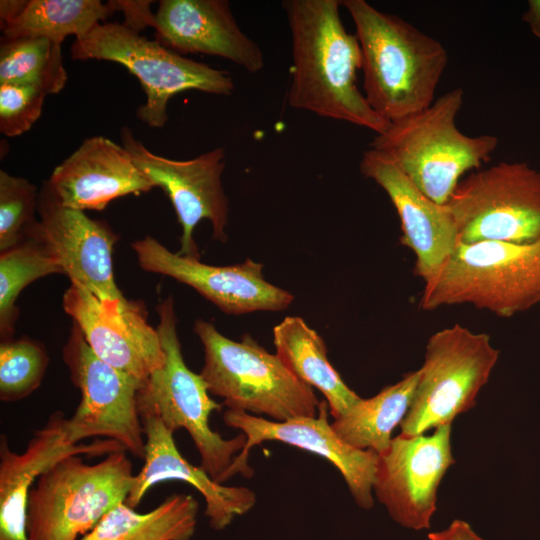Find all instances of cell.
<instances>
[{
	"label": "cell",
	"mask_w": 540,
	"mask_h": 540,
	"mask_svg": "<svg viewBox=\"0 0 540 540\" xmlns=\"http://www.w3.org/2000/svg\"><path fill=\"white\" fill-rule=\"evenodd\" d=\"M38 197L36 186L27 179L0 171V252L33 234Z\"/></svg>",
	"instance_id": "obj_30"
},
{
	"label": "cell",
	"mask_w": 540,
	"mask_h": 540,
	"mask_svg": "<svg viewBox=\"0 0 540 540\" xmlns=\"http://www.w3.org/2000/svg\"><path fill=\"white\" fill-rule=\"evenodd\" d=\"M114 12L113 1L26 0L21 12L1 28L3 37H40L62 45L67 36H86Z\"/></svg>",
	"instance_id": "obj_26"
},
{
	"label": "cell",
	"mask_w": 540,
	"mask_h": 540,
	"mask_svg": "<svg viewBox=\"0 0 540 540\" xmlns=\"http://www.w3.org/2000/svg\"><path fill=\"white\" fill-rule=\"evenodd\" d=\"M540 302V238L528 244L458 243L425 287L420 308L471 304L502 318Z\"/></svg>",
	"instance_id": "obj_4"
},
{
	"label": "cell",
	"mask_w": 540,
	"mask_h": 540,
	"mask_svg": "<svg viewBox=\"0 0 540 540\" xmlns=\"http://www.w3.org/2000/svg\"><path fill=\"white\" fill-rule=\"evenodd\" d=\"M329 406L320 402L314 417L271 421L243 411L228 409L223 416L227 426L246 436L243 450L216 482L223 484L235 474L251 478L250 450L264 441H280L327 459L341 473L356 504L363 509L374 505L373 485L379 456L372 450H359L344 442L328 421Z\"/></svg>",
	"instance_id": "obj_13"
},
{
	"label": "cell",
	"mask_w": 540,
	"mask_h": 540,
	"mask_svg": "<svg viewBox=\"0 0 540 540\" xmlns=\"http://www.w3.org/2000/svg\"><path fill=\"white\" fill-rule=\"evenodd\" d=\"M360 171L388 195L401 222L400 241L415 254L414 273L425 283L431 281L459 242L451 213L423 194L388 157L373 149L363 153Z\"/></svg>",
	"instance_id": "obj_19"
},
{
	"label": "cell",
	"mask_w": 540,
	"mask_h": 540,
	"mask_svg": "<svg viewBox=\"0 0 540 540\" xmlns=\"http://www.w3.org/2000/svg\"><path fill=\"white\" fill-rule=\"evenodd\" d=\"M141 420L145 435L144 464L134 475L127 505L135 508L154 485L178 480L190 484L202 495L205 515L214 530L225 529L236 517L254 507L256 495L252 490L217 483L201 466L188 462L179 452L173 432L158 417L145 416Z\"/></svg>",
	"instance_id": "obj_22"
},
{
	"label": "cell",
	"mask_w": 540,
	"mask_h": 540,
	"mask_svg": "<svg viewBox=\"0 0 540 540\" xmlns=\"http://www.w3.org/2000/svg\"><path fill=\"white\" fill-rule=\"evenodd\" d=\"M63 359L81 400L64 429L73 444L104 437L144 458L145 435L137 405L143 382L99 359L74 324L63 348Z\"/></svg>",
	"instance_id": "obj_11"
},
{
	"label": "cell",
	"mask_w": 540,
	"mask_h": 540,
	"mask_svg": "<svg viewBox=\"0 0 540 540\" xmlns=\"http://www.w3.org/2000/svg\"><path fill=\"white\" fill-rule=\"evenodd\" d=\"M37 212L39 220L31 236L47 245L71 284L89 291L108 308L127 304L114 280L112 251L118 236L110 226L61 205L46 181Z\"/></svg>",
	"instance_id": "obj_15"
},
{
	"label": "cell",
	"mask_w": 540,
	"mask_h": 540,
	"mask_svg": "<svg viewBox=\"0 0 540 540\" xmlns=\"http://www.w3.org/2000/svg\"><path fill=\"white\" fill-rule=\"evenodd\" d=\"M154 17L156 41L176 53L221 57L249 73L264 68L260 46L242 31L226 0H161Z\"/></svg>",
	"instance_id": "obj_20"
},
{
	"label": "cell",
	"mask_w": 540,
	"mask_h": 540,
	"mask_svg": "<svg viewBox=\"0 0 540 540\" xmlns=\"http://www.w3.org/2000/svg\"><path fill=\"white\" fill-rule=\"evenodd\" d=\"M276 355L302 382L325 397L334 419L345 414L360 399L343 381L327 357L322 337L301 317L288 316L273 329Z\"/></svg>",
	"instance_id": "obj_23"
},
{
	"label": "cell",
	"mask_w": 540,
	"mask_h": 540,
	"mask_svg": "<svg viewBox=\"0 0 540 540\" xmlns=\"http://www.w3.org/2000/svg\"><path fill=\"white\" fill-rule=\"evenodd\" d=\"M67 79L60 44L40 37H2L0 84L33 86L49 95L59 93Z\"/></svg>",
	"instance_id": "obj_27"
},
{
	"label": "cell",
	"mask_w": 540,
	"mask_h": 540,
	"mask_svg": "<svg viewBox=\"0 0 540 540\" xmlns=\"http://www.w3.org/2000/svg\"><path fill=\"white\" fill-rule=\"evenodd\" d=\"M62 304L102 361L142 382L163 366L159 333L148 324L140 302L129 301L111 309L89 291L71 284Z\"/></svg>",
	"instance_id": "obj_17"
},
{
	"label": "cell",
	"mask_w": 540,
	"mask_h": 540,
	"mask_svg": "<svg viewBox=\"0 0 540 540\" xmlns=\"http://www.w3.org/2000/svg\"><path fill=\"white\" fill-rule=\"evenodd\" d=\"M46 96L33 86L0 84V132L16 137L30 130L42 113Z\"/></svg>",
	"instance_id": "obj_31"
},
{
	"label": "cell",
	"mask_w": 540,
	"mask_h": 540,
	"mask_svg": "<svg viewBox=\"0 0 540 540\" xmlns=\"http://www.w3.org/2000/svg\"><path fill=\"white\" fill-rule=\"evenodd\" d=\"M46 183L61 205L80 211L103 210L114 199L155 187L123 146L103 136L85 139Z\"/></svg>",
	"instance_id": "obj_21"
},
{
	"label": "cell",
	"mask_w": 540,
	"mask_h": 540,
	"mask_svg": "<svg viewBox=\"0 0 540 540\" xmlns=\"http://www.w3.org/2000/svg\"><path fill=\"white\" fill-rule=\"evenodd\" d=\"M62 269L47 247L36 236L0 254V335L1 341L12 339L18 309L15 302L20 292L33 281Z\"/></svg>",
	"instance_id": "obj_28"
},
{
	"label": "cell",
	"mask_w": 540,
	"mask_h": 540,
	"mask_svg": "<svg viewBox=\"0 0 540 540\" xmlns=\"http://www.w3.org/2000/svg\"><path fill=\"white\" fill-rule=\"evenodd\" d=\"M26 0H1L0 19L1 25L14 19L23 9Z\"/></svg>",
	"instance_id": "obj_35"
},
{
	"label": "cell",
	"mask_w": 540,
	"mask_h": 540,
	"mask_svg": "<svg viewBox=\"0 0 540 540\" xmlns=\"http://www.w3.org/2000/svg\"><path fill=\"white\" fill-rule=\"evenodd\" d=\"M429 540H486L480 537L464 520L455 519L444 530L428 534Z\"/></svg>",
	"instance_id": "obj_33"
},
{
	"label": "cell",
	"mask_w": 540,
	"mask_h": 540,
	"mask_svg": "<svg viewBox=\"0 0 540 540\" xmlns=\"http://www.w3.org/2000/svg\"><path fill=\"white\" fill-rule=\"evenodd\" d=\"M373 490L391 518L404 528H430L437 490L455 463L451 452V424L430 435L399 434L379 454Z\"/></svg>",
	"instance_id": "obj_14"
},
{
	"label": "cell",
	"mask_w": 540,
	"mask_h": 540,
	"mask_svg": "<svg viewBox=\"0 0 540 540\" xmlns=\"http://www.w3.org/2000/svg\"><path fill=\"white\" fill-rule=\"evenodd\" d=\"M339 0H286L292 44L287 100L298 110L348 122L375 134L389 122L369 105L357 85L362 52L340 17Z\"/></svg>",
	"instance_id": "obj_1"
},
{
	"label": "cell",
	"mask_w": 540,
	"mask_h": 540,
	"mask_svg": "<svg viewBox=\"0 0 540 540\" xmlns=\"http://www.w3.org/2000/svg\"><path fill=\"white\" fill-rule=\"evenodd\" d=\"M499 357L486 333L455 324L428 340L410 408L401 422L405 436L424 434L472 409Z\"/></svg>",
	"instance_id": "obj_9"
},
{
	"label": "cell",
	"mask_w": 540,
	"mask_h": 540,
	"mask_svg": "<svg viewBox=\"0 0 540 540\" xmlns=\"http://www.w3.org/2000/svg\"><path fill=\"white\" fill-rule=\"evenodd\" d=\"M49 363L42 344L30 338L5 340L0 344V399L16 402L40 386Z\"/></svg>",
	"instance_id": "obj_29"
},
{
	"label": "cell",
	"mask_w": 540,
	"mask_h": 540,
	"mask_svg": "<svg viewBox=\"0 0 540 540\" xmlns=\"http://www.w3.org/2000/svg\"><path fill=\"white\" fill-rule=\"evenodd\" d=\"M458 243L528 244L540 238V171L525 162H499L472 171L445 204Z\"/></svg>",
	"instance_id": "obj_10"
},
{
	"label": "cell",
	"mask_w": 540,
	"mask_h": 540,
	"mask_svg": "<svg viewBox=\"0 0 540 540\" xmlns=\"http://www.w3.org/2000/svg\"><path fill=\"white\" fill-rule=\"evenodd\" d=\"M71 58L112 61L127 68L146 94V102L136 115L153 128L165 126L168 102L178 93L197 90L227 96L234 90L233 79L226 71L183 57L123 23H100L86 36L75 39Z\"/></svg>",
	"instance_id": "obj_8"
},
{
	"label": "cell",
	"mask_w": 540,
	"mask_h": 540,
	"mask_svg": "<svg viewBox=\"0 0 540 540\" xmlns=\"http://www.w3.org/2000/svg\"><path fill=\"white\" fill-rule=\"evenodd\" d=\"M116 11L124 15V25L140 33L145 27H154L155 13L151 11L153 1H113Z\"/></svg>",
	"instance_id": "obj_32"
},
{
	"label": "cell",
	"mask_w": 540,
	"mask_h": 540,
	"mask_svg": "<svg viewBox=\"0 0 540 540\" xmlns=\"http://www.w3.org/2000/svg\"><path fill=\"white\" fill-rule=\"evenodd\" d=\"M522 20L529 25L532 34L540 38V0L528 1V9L524 12Z\"/></svg>",
	"instance_id": "obj_34"
},
{
	"label": "cell",
	"mask_w": 540,
	"mask_h": 540,
	"mask_svg": "<svg viewBox=\"0 0 540 540\" xmlns=\"http://www.w3.org/2000/svg\"><path fill=\"white\" fill-rule=\"evenodd\" d=\"M198 512V501L183 493L169 495L145 513L124 502L79 540H190L196 530Z\"/></svg>",
	"instance_id": "obj_24"
},
{
	"label": "cell",
	"mask_w": 540,
	"mask_h": 540,
	"mask_svg": "<svg viewBox=\"0 0 540 540\" xmlns=\"http://www.w3.org/2000/svg\"><path fill=\"white\" fill-rule=\"evenodd\" d=\"M65 419L60 411L52 413L46 424L33 432L22 453L12 450L6 435H1L0 540H30L27 530L30 489L53 464L72 455L97 457L125 450L119 442L110 439L71 443L65 433Z\"/></svg>",
	"instance_id": "obj_18"
},
{
	"label": "cell",
	"mask_w": 540,
	"mask_h": 540,
	"mask_svg": "<svg viewBox=\"0 0 540 540\" xmlns=\"http://www.w3.org/2000/svg\"><path fill=\"white\" fill-rule=\"evenodd\" d=\"M194 331L204 349L200 374L209 393L223 398L228 409L266 415L280 422L317 415L320 402L312 387L248 333L234 341L202 319L196 320Z\"/></svg>",
	"instance_id": "obj_5"
},
{
	"label": "cell",
	"mask_w": 540,
	"mask_h": 540,
	"mask_svg": "<svg viewBox=\"0 0 540 540\" xmlns=\"http://www.w3.org/2000/svg\"><path fill=\"white\" fill-rule=\"evenodd\" d=\"M362 52L363 94L387 122L420 112L435 100L448 64L437 39L365 0H343Z\"/></svg>",
	"instance_id": "obj_2"
},
{
	"label": "cell",
	"mask_w": 540,
	"mask_h": 540,
	"mask_svg": "<svg viewBox=\"0 0 540 540\" xmlns=\"http://www.w3.org/2000/svg\"><path fill=\"white\" fill-rule=\"evenodd\" d=\"M134 475L125 450L94 464L86 463L81 455L59 460L30 489V540H79L126 501Z\"/></svg>",
	"instance_id": "obj_6"
},
{
	"label": "cell",
	"mask_w": 540,
	"mask_h": 540,
	"mask_svg": "<svg viewBox=\"0 0 540 540\" xmlns=\"http://www.w3.org/2000/svg\"><path fill=\"white\" fill-rule=\"evenodd\" d=\"M420 370L409 372L377 395L361 398L345 414L331 423L339 437L359 450L384 453L392 441V432L405 418L419 381Z\"/></svg>",
	"instance_id": "obj_25"
},
{
	"label": "cell",
	"mask_w": 540,
	"mask_h": 540,
	"mask_svg": "<svg viewBox=\"0 0 540 540\" xmlns=\"http://www.w3.org/2000/svg\"><path fill=\"white\" fill-rule=\"evenodd\" d=\"M160 336L165 361L143 382L137 393V405L142 417L156 416L171 432L185 429L201 457L200 466L216 480L231 465L235 454L246 444L241 433L232 439L223 438L209 426L210 414L222 404L210 396L201 374L185 364L177 335V319L172 296L157 306Z\"/></svg>",
	"instance_id": "obj_7"
},
{
	"label": "cell",
	"mask_w": 540,
	"mask_h": 540,
	"mask_svg": "<svg viewBox=\"0 0 540 540\" xmlns=\"http://www.w3.org/2000/svg\"><path fill=\"white\" fill-rule=\"evenodd\" d=\"M462 88L443 93L426 109L389 123L369 144L388 157L428 198L445 205L461 177L478 170L496 150L495 135L469 136L459 130Z\"/></svg>",
	"instance_id": "obj_3"
},
{
	"label": "cell",
	"mask_w": 540,
	"mask_h": 540,
	"mask_svg": "<svg viewBox=\"0 0 540 540\" xmlns=\"http://www.w3.org/2000/svg\"><path fill=\"white\" fill-rule=\"evenodd\" d=\"M140 267L194 288L227 314L282 311L294 296L268 281L263 265L251 259L229 266H213L173 253L152 236L131 245Z\"/></svg>",
	"instance_id": "obj_16"
},
{
	"label": "cell",
	"mask_w": 540,
	"mask_h": 540,
	"mask_svg": "<svg viewBox=\"0 0 540 540\" xmlns=\"http://www.w3.org/2000/svg\"><path fill=\"white\" fill-rule=\"evenodd\" d=\"M121 140L136 166L169 197L182 229L178 254L200 260L193 231L202 220L211 223L214 239L226 242L229 202L222 185L224 148L174 160L151 152L128 127L122 128Z\"/></svg>",
	"instance_id": "obj_12"
}]
</instances>
